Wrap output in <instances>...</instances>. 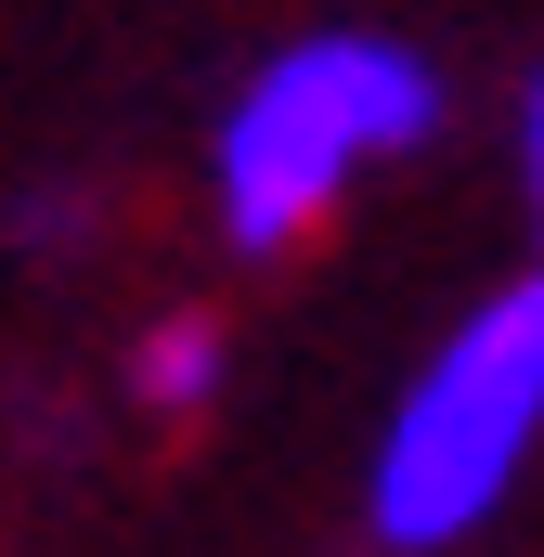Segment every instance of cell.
<instances>
[{"label": "cell", "instance_id": "obj_2", "mask_svg": "<svg viewBox=\"0 0 544 557\" xmlns=\"http://www.w3.org/2000/svg\"><path fill=\"white\" fill-rule=\"evenodd\" d=\"M532 454H544V273H519V285H493L415 363V389L390 403L363 519H376L390 557H441L519 493Z\"/></svg>", "mask_w": 544, "mask_h": 557}, {"label": "cell", "instance_id": "obj_5", "mask_svg": "<svg viewBox=\"0 0 544 557\" xmlns=\"http://www.w3.org/2000/svg\"><path fill=\"white\" fill-rule=\"evenodd\" d=\"M519 169H532V221H544V78H532V117H519Z\"/></svg>", "mask_w": 544, "mask_h": 557}, {"label": "cell", "instance_id": "obj_4", "mask_svg": "<svg viewBox=\"0 0 544 557\" xmlns=\"http://www.w3.org/2000/svg\"><path fill=\"white\" fill-rule=\"evenodd\" d=\"M65 234H78L65 195H26V208H13V247H65Z\"/></svg>", "mask_w": 544, "mask_h": 557}, {"label": "cell", "instance_id": "obj_3", "mask_svg": "<svg viewBox=\"0 0 544 557\" xmlns=\"http://www.w3.org/2000/svg\"><path fill=\"white\" fill-rule=\"evenodd\" d=\"M131 389H143V416H195V403L221 389V324H208V311H169V324H143Z\"/></svg>", "mask_w": 544, "mask_h": 557}, {"label": "cell", "instance_id": "obj_1", "mask_svg": "<svg viewBox=\"0 0 544 557\" xmlns=\"http://www.w3.org/2000/svg\"><path fill=\"white\" fill-rule=\"evenodd\" d=\"M441 131V78L415 65L403 39H376V26H324V39H285L260 78L234 91V117H221V156H208V182H221V234L272 260V247H298L311 221H337V195L376 169V156H403V143Z\"/></svg>", "mask_w": 544, "mask_h": 557}]
</instances>
